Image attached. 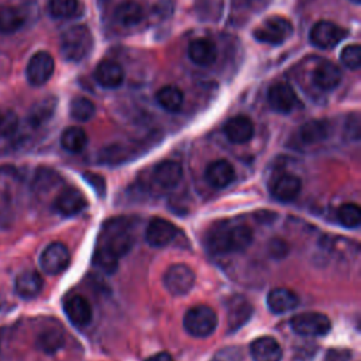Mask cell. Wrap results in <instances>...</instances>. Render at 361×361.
I'll return each instance as SVG.
<instances>
[{
  "instance_id": "cell-16",
  "label": "cell",
  "mask_w": 361,
  "mask_h": 361,
  "mask_svg": "<svg viewBox=\"0 0 361 361\" xmlns=\"http://www.w3.org/2000/svg\"><path fill=\"white\" fill-rule=\"evenodd\" d=\"M63 310L71 323L76 327H85L92 320V307L80 295L69 296L63 303Z\"/></svg>"
},
{
  "instance_id": "cell-8",
  "label": "cell",
  "mask_w": 361,
  "mask_h": 361,
  "mask_svg": "<svg viewBox=\"0 0 361 361\" xmlns=\"http://www.w3.org/2000/svg\"><path fill=\"white\" fill-rule=\"evenodd\" d=\"M55 61L54 56L47 51L35 52L25 68V75L32 86H41L47 83L54 75Z\"/></svg>"
},
{
  "instance_id": "cell-27",
  "label": "cell",
  "mask_w": 361,
  "mask_h": 361,
  "mask_svg": "<svg viewBox=\"0 0 361 361\" xmlns=\"http://www.w3.org/2000/svg\"><path fill=\"white\" fill-rule=\"evenodd\" d=\"M142 16H144L142 7L137 1H133V0L120 3L114 11L116 21L123 27L137 25L142 20Z\"/></svg>"
},
{
  "instance_id": "cell-24",
  "label": "cell",
  "mask_w": 361,
  "mask_h": 361,
  "mask_svg": "<svg viewBox=\"0 0 361 361\" xmlns=\"http://www.w3.org/2000/svg\"><path fill=\"white\" fill-rule=\"evenodd\" d=\"M313 82L322 90H333L341 82V71L336 63L323 61L313 72Z\"/></svg>"
},
{
  "instance_id": "cell-44",
  "label": "cell",
  "mask_w": 361,
  "mask_h": 361,
  "mask_svg": "<svg viewBox=\"0 0 361 361\" xmlns=\"http://www.w3.org/2000/svg\"><path fill=\"white\" fill-rule=\"evenodd\" d=\"M147 361H173V358L168 353H158V354H154L152 357H149Z\"/></svg>"
},
{
  "instance_id": "cell-11",
  "label": "cell",
  "mask_w": 361,
  "mask_h": 361,
  "mask_svg": "<svg viewBox=\"0 0 361 361\" xmlns=\"http://www.w3.org/2000/svg\"><path fill=\"white\" fill-rule=\"evenodd\" d=\"M178 235V228L173 223L155 217L152 219L145 228V241L155 248H161L173 241Z\"/></svg>"
},
{
  "instance_id": "cell-1",
  "label": "cell",
  "mask_w": 361,
  "mask_h": 361,
  "mask_svg": "<svg viewBox=\"0 0 361 361\" xmlns=\"http://www.w3.org/2000/svg\"><path fill=\"white\" fill-rule=\"evenodd\" d=\"M252 243V231L244 223L220 221L206 235L207 248L213 254L241 252Z\"/></svg>"
},
{
  "instance_id": "cell-42",
  "label": "cell",
  "mask_w": 361,
  "mask_h": 361,
  "mask_svg": "<svg viewBox=\"0 0 361 361\" xmlns=\"http://www.w3.org/2000/svg\"><path fill=\"white\" fill-rule=\"evenodd\" d=\"M85 179L94 188V190H96V193H97L99 196L104 195L106 186H104L103 178H100V176L96 175V173H85Z\"/></svg>"
},
{
  "instance_id": "cell-37",
  "label": "cell",
  "mask_w": 361,
  "mask_h": 361,
  "mask_svg": "<svg viewBox=\"0 0 361 361\" xmlns=\"http://www.w3.org/2000/svg\"><path fill=\"white\" fill-rule=\"evenodd\" d=\"M79 0H49L48 11L55 18H71L78 14Z\"/></svg>"
},
{
  "instance_id": "cell-40",
  "label": "cell",
  "mask_w": 361,
  "mask_h": 361,
  "mask_svg": "<svg viewBox=\"0 0 361 361\" xmlns=\"http://www.w3.org/2000/svg\"><path fill=\"white\" fill-rule=\"evenodd\" d=\"M341 62L348 69H358L361 65V47L358 44H350L341 49Z\"/></svg>"
},
{
  "instance_id": "cell-39",
  "label": "cell",
  "mask_w": 361,
  "mask_h": 361,
  "mask_svg": "<svg viewBox=\"0 0 361 361\" xmlns=\"http://www.w3.org/2000/svg\"><path fill=\"white\" fill-rule=\"evenodd\" d=\"M18 130V116L10 110H0V137H13Z\"/></svg>"
},
{
  "instance_id": "cell-7",
  "label": "cell",
  "mask_w": 361,
  "mask_h": 361,
  "mask_svg": "<svg viewBox=\"0 0 361 361\" xmlns=\"http://www.w3.org/2000/svg\"><path fill=\"white\" fill-rule=\"evenodd\" d=\"M165 289L173 296H183L195 285V272L185 264H173L164 274Z\"/></svg>"
},
{
  "instance_id": "cell-30",
  "label": "cell",
  "mask_w": 361,
  "mask_h": 361,
  "mask_svg": "<svg viewBox=\"0 0 361 361\" xmlns=\"http://www.w3.org/2000/svg\"><path fill=\"white\" fill-rule=\"evenodd\" d=\"M155 97H157L158 104L164 110H166L169 113L179 111L182 104H183V93H182V90L179 87H176V86H172V85L161 87Z\"/></svg>"
},
{
  "instance_id": "cell-17",
  "label": "cell",
  "mask_w": 361,
  "mask_h": 361,
  "mask_svg": "<svg viewBox=\"0 0 361 361\" xmlns=\"http://www.w3.org/2000/svg\"><path fill=\"white\" fill-rule=\"evenodd\" d=\"M204 178L212 188L224 189L235 179V171L228 161L217 159L206 168Z\"/></svg>"
},
{
  "instance_id": "cell-3",
  "label": "cell",
  "mask_w": 361,
  "mask_h": 361,
  "mask_svg": "<svg viewBox=\"0 0 361 361\" xmlns=\"http://www.w3.org/2000/svg\"><path fill=\"white\" fill-rule=\"evenodd\" d=\"M99 245L113 252L118 259L130 252L134 245V235L127 220H110L102 230Z\"/></svg>"
},
{
  "instance_id": "cell-26",
  "label": "cell",
  "mask_w": 361,
  "mask_h": 361,
  "mask_svg": "<svg viewBox=\"0 0 361 361\" xmlns=\"http://www.w3.org/2000/svg\"><path fill=\"white\" fill-rule=\"evenodd\" d=\"M331 127L327 120H310L299 128V138L303 144L312 145L324 141L330 135Z\"/></svg>"
},
{
  "instance_id": "cell-12",
  "label": "cell",
  "mask_w": 361,
  "mask_h": 361,
  "mask_svg": "<svg viewBox=\"0 0 361 361\" xmlns=\"http://www.w3.org/2000/svg\"><path fill=\"white\" fill-rule=\"evenodd\" d=\"M302 190V180L292 173H281L269 183V193L279 202L295 200Z\"/></svg>"
},
{
  "instance_id": "cell-14",
  "label": "cell",
  "mask_w": 361,
  "mask_h": 361,
  "mask_svg": "<svg viewBox=\"0 0 361 361\" xmlns=\"http://www.w3.org/2000/svg\"><path fill=\"white\" fill-rule=\"evenodd\" d=\"M296 93L290 85L285 82H278L272 85L268 90V103L276 113L286 114L292 111L296 106Z\"/></svg>"
},
{
  "instance_id": "cell-33",
  "label": "cell",
  "mask_w": 361,
  "mask_h": 361,
  "mask_svg": "<svg viewBox=\"0 0 361 361\" xmlns=\"http://www.w3.org/2000/svg\"><path fill=\"white\" fill-rule=\"evenodd\" d=\"M24 24L23 13L16 7H1L0 8V32L13 34L20 30Z\"/></svg>"
},
{
  "instance_id": "cell-41",
  "label": "cell",
  "mask_w": 361,
  "mask_h": 361,
  "mask_svg": "<svg viewBox=\"0 0 361 361\" xmlns=\"http://www.w3.org/2000/svg\"><path fill=\"white\" fill-rule=\"evenodd\" d=\"M244 354L240 347L235 345H228L220 348L214 355L212 357L210 361H243Z\"/></svg>"
},
{
  "instance_id": "cell-35",
  "label": "cell",
  "mask_w": 361,
  "mask_h": 361,
  "mask_svg": "<svg viewBox=\"0 0 361 361\" xmlns=\"http://www.w3.org/2000/svg\"><path fill=\"white\" fill-rule=\"evenodd\" d=\"M18 182V171L13 165H0V197L10 199Z\"/></svg>"
},
{
  "instance_id": "cell-2",
  "label": "cell",
  "mask_w": 361,
  "mask_h": 361,
  "mask_svg": "<svg viewBox=\"0 0 361 361\" xmlns=\"http://www.w3.org/2000/svg\"><path fill=\"white\" fill-rule=\"evenodd\" d=\"M93 47V35L86 25H73L62 32L59 51L65 61L79 62L87 56Z\"/></svg>"
},
{
  "instance_id": "cell-45",
  "label": "cell",
  "mask_w": 361,
  "mask_h": 361,
  "mask_svg": "<svg viewBox=\"0 0 361 361\" xmlns=\"http://www.w3.org/2000/svg\"><path fill=\"white\" fill-rule=\"evenodd\" d=\"M351 1H354V3H360L361 0H351Z\"/></svg>"
},
{
  "instance_id": "cell-31",
  "label": "cell",
  "mask_w": 361,
  "mask_h": 361,
  "mask_svg": "<svg viewBox=\"0 0 361 361\" xmlns=\"http://www.w3.org/2000/svg\"><path fill=\"white\" fill-rule=\"evenodd\" d=\"M65 344V338L62 331L56 329H47L41 331L35 340V345L39 351L45 354H55Z\"/></svg>"
},
{
  "instance_id": "cell-36",
  "label": "cell",
  "mask_w": 361,
  "mask_h": 361,
  "mask_svg": "<svg viewBox=\"0 0 361 361\" xmlns=\"http://www.w3.org/2000/svg\"><path fill=\"white\" fill-rule=\"evenodd\" d=\"M337 220L345 228H355L361 223V209L355 203H344L337 209Z\"/></svg>"
},
{
  "instance_id": "cell-15",
  "label": "cell",
  "mask_w": 361,
  "mask_h": 361,
  "mask_svg": "<svg viewBox=\"0 0 361 361\" xmlns=\"http://www.w3.org/2000/svg\"><path fill=\"white\" fill-rule=\"evenodd\" d=\"M152 182L162 190L173 189L182 179V166L175 161H162L154 166Z\"/></svg>"
},
{
  "instance_id": "cell-25",
  "label": "cell",
  "mask_w": 361,
  "mask_h": 361,
  "mask_svg": "<svg viewBox=\"0 0 361 361\" xmlns=\"http://www.w3.org/2000/svg\"><path fill=\"white\" fill-rule=\"evenodd\" d=\"M188 55L190 61L199 66H209L216 61V45L207 38H196L189 44Z\"/></svg>"
},
{
  "instance_id": "cell-29",
  "label": "cell",
  "mask_w": 361,
  "mask_h": 361,
  "mask_svg": "<svg viewBox=\"0 0 361 361\" xmlns=\"http://www.w3.org/2000/svg\"><path fill=\"white\" fill-rule=\"evenodd\" d=\"M61 145L65 151L78 154L83 151L85 147L87 145V135L85 130H82L80 127H76V126L68 127L61 134Z\"/></svg>"
},
{
  "instance_id": "cell-9",
  "label": "cell",
  "mask_w": 361,
  "mask_h": 361,
  "mask_svg": "<svg viewBox=\"0 0 361 361\" xmlns=\"http://www.w3.org/2000/svg\"><path fill=\"white\" fill-rule=\"evenodd\" d=\"M71 261L69 250L62 243L48 244L39 255V265L48 275H58L63 272Z\"/></svg>"
},
{
  "instance_id": "cell-43",
  "label": "cell",
  "mask_w": 361,
  "mask_h": 361,
  "mask_svg": "<svg viewBox=\"0 0 361 361\" xmlns=\"http://www.w3.org/2000/svg\"><path fill=\"white\" fill-rule=\"evenodd\" d=\"M285 245V243L283 241H281V240H272L271 241V244H269V251H271V254L272 255H285V251L282 250V247Z\"/></svg>"
},
{
  "instance_id": "cell-10",
  "label": "cell",
  "mask_w": 361,
  "mask_h": 361,
  "mask_svg": "<svg viewBox=\"0 0 361 361\" xmlns=\"http://www.w3.org/2000/svg\"><path fill=\"white\" fill-rule=\"evenodd\" d=\"M309 37L314 47L327 49L340 44L347 37V30L333 21H319L312 27Z\"/></svg>"
},
{
  "instance_id": "cell-5",
  "label": "cell",
  "mask_w": 361,
  "mask_h": 361,
  "mask_svg": "<svg viewBox=\"0 0 361 361\" xmlns=\"http://www.w3.org/2000/svg\"><path fill=\"white\" fill-rule=\"evenodd\" d=\"M292 32L293 27L288 18L282 16H271L254 30V37L264 44L279 45L285 42L292 35Z\"/></svg>"
},
{
  "instance_id": "cell-22",
  "label": "cell",
  "mask_w": 361,
  "mask_h": 361,
  "mask_svg": "<svg viewBox=\"0 0 361 361\" xmlns=\"http://www.w3.org/2000/svg\"><path fill=\"white\" fill-rule=\"evenodd\" d=\"M252 314L251 303L243 296H234L227 303V322L228 329L237 330L244 326Z\"/></svg>"
},
{
  "instance_id": "cell-21",
  "label": "cell",
  "mask_w": 361,
  "mask_h": 361,
  "mask_svg": "<svg viewBox=\"0 0 361 361\" xmlns=\"http://www.w3.org/2000/svg\"><path fill=\"white\" fill-rule=\"evenodd\" d=\"M250 353L254 361H281L282 348L279 343L269 336L255 338L250 345Z\"/></svg>"
},
{
  "instance_id": "cell-28",
  "label": "cell",
  "mask_w": 361,
  "mask_h": 361,
  "mask_svg": "<svg viewBox=\"0 0 361 361\" xmlns=\"http://www.w3.org/2000/svg\"><path fill=\"white\" fill-rule=\"evenodd\" d=\"M56 99L54 96L45 97L39 102H37L28 114V121L32 127H39L42 124H45L54 114L55 109H56Z\"/></svg>"
},
{
  "instance_id": "cell-18",
  "label": "cell",
  "mask_w": 361,
  "mask_h": 361,
  "mask_svg": "<svg viewBox=\"0 0 361 361\" xmlns=\"http://www.w3.org/2000/svg\"><path fill=\"white\" fill-rule=\"evenodd\" d=\"M94 79L100 86L106 89H114L123 83L124 71L116 61L104 59L97 63L94 69Z\"/></svg>"
},
{
  "instance_id": "cell-32",
  "label": "cell",
  "mask_w": 361,
  "mask_h": 361,
  "mask_svg": "<svg viewBox=\"0 0 361 361\" xmlns=\"http://www.w3.org/2000/svg\"><path fill=\"white\" fill-rule=\"evenodd\" d=\"M59 180H61V176L58 172L47 166H39L34 173L32 189L37 193H47L51 189H54Z\"/></svg>"
},
{
  "instance_id": "cell-38",
  "label": "cell",
  "mask_w": 361,
  "mask_h": 361,
  "mask_svg": "<svg viewBox=\"0 0 361 361\" xmlns=\"http://www.w3.org/2000/svg\"><path fill=\"white\" fill-rule=\"evenodd\" d=\"M93 265L106 274H113L118 267V258L104 247L97 245L93 255Z\"/></svg>"
},
{
  "instance_id": "cell-34",
  "label": "cell",
  "mask_w": 361,
  "mask_h": 361,
  "mask_svg": "<svg viewBox=\"0 0 361 361\" xmlns=\"http://www.w3.org/2000/svg\"><path fill=\"white\" fill-rule=\"evenodd\" d=\"M94 104L87 97L76 96L69 103V114L76 121H89L94 116Z\"/></svg>"
},
{
  "instance_id": "cell-4",
  "label": "cell",
  "mask_w": 361,
  "mask_h": 361,
  "mask_svg": "<svg viewBox=\"0 0 361 361\" xmlns=\"http://www.w3.org/2000/svg\"><path fill=\"white\" fill-rule=\"evenodd\" d=\"M183 327L193 337H207L217 327V314L206 305L193 306L185 313Z\"/></svg>"
},
{
  "instance_id": "cell-13",
  "label": "cell",
  "mask_w": 361,
  "mask_h": 361,
  "mask_svg": "<svg viewBox=\"0 0 361 361\" xmlns=\"http://www.w3.org/2000/svg\"><path fill=\"white\" fill-rule=\"evenodd\" d=\"M86 204L87 202L85 195L79 189L72 186L62 189L54 202L55 210L65 217H71L80 213L86 207Z\"/></svg>"
},
{
  "instance_id": "cell-20",
  "label": "cell",
  "mask_w": 361,
  "mask_h": 361,
  "mask_svg": "<svg viewBox=\"0 0 361 361\" xmlns=\"http://www.w3.org/2000/svg\"><path fill=\"white\" fill-rule=\"evenodd\" d=\"M44 286L42 276L35 269H25L20 272L14 281V290L23 299L35 298Z\"/></svg>"
},
{
  "instance_id": "cell-23",
  "label": "cell",
  "mask_w": 361,
  "mask_h": 361,
  "mask_svg": "<svg viewBox=\"0 0 361 361\" xmlns=\"http://www.w3.org/2000/svg\"><path fill=\"white\" fill-rule=\"evenodd\" d=\"M299 305L296 293L286 288H275L267 296V306L275 314H282L293 310Z\"/></svg>"
},
{
  "instance_id": "cell-19",
  "label": "cell",
  "mask_w": 361,
  "mask_h": 361,
  "mask_svg": "<svg viewBox=\"0 0 361 361\" xmlns=\"http://www.w3.org/2000/svg\"><path fill=\"white\" fill-rule=\"evenodd\" d=\"M224 134L233 144L248 142L254 135V124L245 116H235L226 121Z\"/></svg>"
},
{
  "instance_id": "cell-6",
  "label": "cell",
  "mask_w": 361,
  "mask_h": 361,
  "mask_svg": "<svg viewBox=\"0 0 361 361\" xmlns=\"http://www.w3.org/2000/svg\"><path fill=\"white\" fill-rule=\"evenodd\" d=\"M290 327L295 333L305 337H319L330 331L331 323L329 317L317 312H305L290 319Z\"/></svg>"
}]
</instances>
